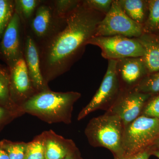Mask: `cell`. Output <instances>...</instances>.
Returning a JSON list of instances; mask_svg holds the SVG:
<instances>
[{
  "label": "cell",
  "mask_w": 159,
  "mask_h": 159,
  "mask_svg": "<svg viewBox=\"0 0 159 159\" xmlns=\"http://www.w3.org/2000/svg\"><path fill=\"white\" fill-rule=\"evenodd\" d=\"M152 149H159V139L155 142L153 145L150 147Z\"/></svg>",
  "instance_id": "30"
},
{
  "label": "cell",
  "mask_w": 159,
  "mask_h": 159,
  "mask_svg": "<svg viewBox=\"0 0 159 159\" xmlns=\"http://www.w3.org/2000/svg\"><path fill=\"white\" fill-rule=\"evenodd\" d=\"M152 155V149L149 148L146 150L130 156L123 155L119 157H114L115 159H149Z\"/></svg>",
  "instance_id": "27"
},
{
  "label": "cell",
  "mask_w": 159,
  "mask_h": 159,
  "mask_svg": "<svg viewBox=\"0 0 159 159\" xmlns=\"http://www.w3.org/2000/svg\"><path fill=\"white\" fill-rule=\"evenodd\" d=\"M159 139V119L141 115L125 127L124 155H132L146 150Z\"/></svg>",
  "instance_id": "3"
},
{
  "label": "cell",
  "mask_w": 159,
  "mask_h": 159,
  "mask_svg": "<svg viewBox=\"0 0 159 159\" xmlns=\"http://www.w3.org/2000/svg\"><path fill=\"white\" fill-rule=\"evenodd\" d=\"M85 6L95 11L106 15L110 10L113 0H83Z\"/></svg>",
  "instance_id": "23"
},
{
  "label": "cell",
  "mask_w": 159,
  "mask_h": 159,
  "mask_svg": "<svg viewBox=\"0 0 159 159\" xmlns=\"http://www.w3.org/2000/svg\"><path fill=\"white\" fill-rule=\"evenodd\" d=\"M15 12L14 0H0V40Z\"/></svg>",
  "instance_id": "18"
},
{
  "label": "cell",
  "mask_w": 159,
  "mask_h": 159,
  "mask_svg": "<svg viewBox=\"0 0 159 159\" xmlns=\"http://www.w3.org/2000/svg\"><path fill=\"white\" fill-rule=\"evenodd\" d=\"M105 16L88 8L81 1L68 16L62 28L39 48L42 73L47 83L68 72L81 58Z\"/></svg>",
  "instance_id": "1"
},
{
  "label": "cell",
  "mask_w": 159,
  "mask_h": 159,
  "mask_svg": "<svg viewBox=\"0 0 159 159\" xmlns=\"http://www.w3.org/2000/svg\"><path fill=\"white\" fill-rule=\"evenodd\" d=\"M126 15L138 24L143 25L148 14L147 0H117Z\"/></svg>",
  "instance_id": "15"
},
{
  "label": "cell",
  "mask_w": 159,
  "mask_h": 159,
  "mask_svg": "<svg viewBox=\"0 0 159 159\" xmlns=\"http://www.w3.org/2000/svg\"><path fill=\"white\" fill-rule=\"evenodd\" d=\"M152 96L137 92L134 89L123 90L115 104L106 112L119 117L125 127L141 116Z\"/></svg>",
  "instance_id": "10"
},
{
  "label": "cell",
  "mask_w": 159,
  "mask_h": 159,
  "mask_svg": "<svg viewBox=\"0 0 159 159\" xmlns=\"http://www.w3.org/2000/svg\"><path fill=\"white\" fill-rule=\"evenodd\" d=\"M145 51L143 58L148 74L159 71V35L143 33L137 38Z\"/></svg>",
  "instance_id": "14"
},
{
  "label": "cell",
  "mask_w": 159,
  "mask_h": 159,
  "mask_svg": "<svg viewBox=\"0 0 159 159\" xmlns=\"http://www.w3.org/2000/svg\"><path fill=\"white\" fill-rule=\"evenodd\" d=\"M24 159H46L45 146L42 142L35 141L28 144Z\"/></svg>",
  "instance_id": "22"
},
{
  "label": "cell",
  "mask_w": 159,
  "mask_h": 159,
  "mask_svg": "<svg viewBox=\"0 0 159 159\" xmlns=\"http://www.w3.org/2000/svg\"><path fill=\"white\" fill-rule=\"evenodd\" d=\"M152 155H153L159 159V149H152Z\"/></svg>",
  "instance_id": "31"
},
{
  "label": "cell",
  "mask_w": 159,
  "mask_h": 159,
  "mask_svg": "<svg viewBox=\"0 0 159 159\" xmlns=\"http://www.w3.org/2000/svg\"><path fill=\"white\" fill-rule=\"evenodd\" d=\"M148 14L143 25V32L159 35V0H148Z\"/></svg>",
  "instance_id": "17"
},
{
  "label": "cell",
  "mask_w": 159,
  "mask_h": 159,
  "mask_svg": "<svg viewBox=\"0 0 159 159\" xmlns=\"http://www.w3.org/2000/svg\"><path fill=\"white\" fill-rule=\"evenodd\" d=\"M27 32L19 17L14 16L0 40V60L9 68L12 67L24 57L25 42Z\"/></svg>",
  "instance_id": "9"
},
{
  "label": "cell",
  "mask_w": 159,
  "mask_h": 159,
  "mask_svg": "<svg viewBox=\"0 0 159 159\" xmlns=\"http://www.w3.org/2000/svg\"><path fill=\"white\" fill-rule=\"evenodd\" d=\"M0 75L9 78V70L7 66H4L0 63Z\"/></svg>",
  "instance_id": "28"
},
{
  "label": "cell",
  "mask_w": 159,
  "mask_h": 159,
  "mask_svg": "<svg viewBox=\"0 0 159 159\" xmlns=\"http://www.w3.org/2000/svg\"><path fill=\"white\" fill-rule=\"evenodd\" d=\"M134 89L152 96L159 94V71L148 74Z\"/></svg>",
  "instance_id": "19"
},
{
  "label": "cell",
  "mask_w": 159,
  "mask_h": 159,
  "mask_svg": "<svg viewBox=\"0 0 159 159\" xmlns=\"http://www.w3.org/2000/svg\"><path fill=\"white\" fill-rule=\"evenodd\" d=\"M0 159H10L7 152L0 149Z\"/></svg>",
  "instance_id": "29"
},
{
  "label": "cell",
  "mask_w": 159,
  "mask_h": 159,
  "mask_svg": "<svg viewBox=\"0 0 159 159\" xmlns=\"http://www.w3.org/2000/svg\"><path fill=\"white\" fill-rule=\"evenodd\" d=\"M24 58L29 76L37 92L48 89L41 69L39 49L28 33L25 42Z\"/></svg>",
  "instance_id": "12"
},
{
  "label": "cell",
  "mask_w": 159,
  "mask_h": 159,
  "mask_svg": "<svg viewBox=\"0 0 159 159\" xmlns=\"http://www.w3.org/2000/svg\"><path fill=\"white\" fill-rule=\"evenodd\" d=\"M125 126L120 118L105 113L91 119L85 134L91 145L107 148L114 157L124 155L123 142Z\"/></svg>",
  "instance_id": "2"
},
{
  "label": "cell",
  "mask_w": 159,
  "mask_h": 159,
  "mask_svg": "<svg viewBox=\"0 0 159 159\" xmlns=\"http://www.w3.org/2000/svg\"><path fill=\"white\" fill-rule=\"evenodd\" d=\"M143 33V25L131 19L122 10L117 0H113L110 10L98 24L94 36L122 35L138 38Z\"/></svg>",
  "instance_id": "7"
},
{
  "label": "cell",
  "mask_w": 159,
  "mask_h": 159,
  "mask_svg": "<svg viewBox=\"0 0 159 159\" xmlns=\"http://www.w3.org/2000/svg\"><path fill=\"white\" fill-rule=\"evenodd\" d=\"M68 152L67 149L55 141H48L45 147L46 159H63Z\"/></svg>",
  "instance_id": "20"
},
{
  "label": "cell",
  "mask_w": 159,
  "mask_h": 159,
  "mask_svg": "<svg viewBox=\"0 0 159 159\" xmlns=\"http://www.w3.org/2000/svg\"><path fill=\"white\" fill-rule=\"evenodd\" d=\"M27 145L16 144L9 145L6 147V152L10 159H24Z\"/></svg>",
  "instance_id": "25"
},
{
  "label": "cell",
  "mask_w": 159,
  "mask_h": 159,
  "mask_svg": "<svg viewBox=\"0 0 159 159\" xmlns=\"http://www.w3.org/2000/svg\"><path fill=\"white\" fill-rule=\"evenodd\" d=\"M80 97L81 94L77 92L56 93L45 90L27 99L24 107L30 111L49 116L60 114L68 119L73 105Z\"/></svg>",
  "instance_id": "4"
},
{
  "label": "cell",
  "mask_w": 159,
  "mask_h": 159,
  "mask_svg": "<svg viewBox=\"0 0 159 159\" xmlns=\"http://www.w3.org/2000/svg\"><path fill=\"white\" fill-rule=\"evenodd\" d=\"M117 60H108L107 69L101 84L88 104L78 115L81 120L95 111H107L113 106L123 90L116 71Z\"/></svg>",
  "instance_id": "6"
},
{
  "label": "cell",
  "mask_w": 159,
  "mask_h": 159,
  "mask_svg": "<svg viewBox=\"0 0 159 159\" xmlns=\"http://www.w3.org/2000/svg\"><path fill=\"white\" fill-rule=\"evenodd\" d=\"M15 11L27 30L42 0H14Z\"/></svg>",
  "instance_id": "16"
},
{
  "label": "cell",
  "mask_w": 159,
  "mask_h": 159,
  "mask_svg": "<svg viewBox=\"0 0 159 159\" xmlns=\"http://www.w3.org/2000/svg\"><path fill=\"white\" fill-rule=\"evenodd\" d=\"M141 115L157 118L159 120V94L151 97Z\"/></svg>",
  "instance_id": "24"
},
{
  "label": "cell",
  "mask_w": 159,
  "mask_h": 159,
  "mask_svg": "<svg viewBox=\"0 0 159 159\" xmlns=\"http://www.w3.org/2000/svg\"><path fill=\"white\" fill-rule=\"evenodd\" d=\"M63 159H73L71 157H67V158H64Z\"/></svg>",
  "instance_id": "33"
},
{
  "label": "cell",
  "mask_w": 159,
  "mask_h": 159,
  "mask_svg": "<svg viewBox=\"0 0 159 159\" xmlns=\"http://www.w3.org/2000/svg\"><path fill=\"white\" fill-rule=\"evenodd\" d=\"M53 6L57 13L62 17H67L77 8L81 0H52Z\"/></svg>",
  "instance_id": "21"
},
{
  "label": "cell",
  "mask_w": 159,
  "mask_h": 159,
  "mask_svg": "<svg viewBox=\"0 0 159 159\" xmlns=\"http://www.w3.org/2000/svg\"><path fill=\"white\" fill-rule=\"evenodd\" d=\"M67 17L57 13L52 0H42L27 28V33L39 48L62 28Z\"/></svg>",
  "instance_id": "5"
},
{
  "label": "cell",
  "mask_w": 159,
  "mask_h": 159,
  "mask_svg": "<svg viewBox=\"0 0 159 159\" xmlns=\"http://www.w3.org/2000/svg\"><path fill=\"white\" fill-rule=\"evenodd\" d=\"M116 71L123 90L134 89L149 74L143 57L117 60Z\"/></svg>",
  "instance_id": "11"
},
{
  "label": "cell",
  "mask_w": 159,
  "mask_h": 159,
  "mask_svg": "<svg viewBox=\"0 0 159 159\" xmlns=\"http://www.w3.org/2000/svg\"><path fill=\"white\" fill-rule=\"evenodd\" d=\"M4 111L2 107H0V119L2 116L4 115Z\"/></svg>",
  "instance_id": "32"
},
{
  "label": "cell",
  "mask_w": 159,
  "mask_h": 159,
  "mask_svg": "<svg viewBox=\"0 0 159 159\" xmlns=\"http://www.w3.org/2000/svg\"><path fill=\"white\" fill-rule=\"evenodd\" d=\"M9 95V78L0 75V100L8 99Z\"/></svg>",
  "instance_id": "26"
},
{
  "label": "cell",
  "mask_w": 159,
  "mask_h": 159,
  "mask_svg": "<svg viewBox=\"0 0 159 159\" xmlns=\"http://www.w3.org/2000/svg\"><path fill=\"white\" fill-rule=\"evenodd\" d=\"M9 89L19 98H28L36 91L33 85L24 57L9 68Z\"/></svg>",
  "instance_id": "13"
},
{
  "label": "cell",
  "mask_w": 159,
  "mask_h": 159,
  "mask_svg": "<svg viewBox=\"0 0 159 159\" xmlns=\"http://www.w3.org/2000/svg\"><path fill=\"white\" fill-rule=\"evenodd\" d=\"M89 44L100 48L101 55L107 60L142 57L145 54L144 48L137 38L122 35L94 36L89 41Z\"/></svg>",
  "instance_id": "8"
}]
</instances>
